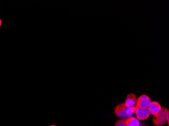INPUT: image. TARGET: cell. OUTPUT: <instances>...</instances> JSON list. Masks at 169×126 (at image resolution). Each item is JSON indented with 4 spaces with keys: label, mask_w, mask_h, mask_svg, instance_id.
<instances>
[{
    "label": "cell",
    "mask_w": 169,
    "mask_h": 126,
    "mask_svg": "<svg viewBox=\"0 0 169 126\" xmlns=\"http://www.w3.org/2000/svg\"><path fill=\"white\" fill-rule=\"evenodd\" d=\"M143 126V125H142V126Z\"/></svg>",
    "instance_id": "cell-11"
},
{
    "label": "cell",
    "mask_w": 169,
    "mask_h": 126,
    "mask_svg": "<svg viewBox=\"0 0 169 126\" xmlns=\"http://www.w3.org/2000/svg\"><path fill=\"white\" fill-rule=\"evenodd\" d=\"M114 126H127L125 123V120H119L116 121V124L114 125Z\"/></svg>",
    "instance_id": "cell-8"
},
{
    "label": "cell",
    "mask_w": 169,
    "mask_h": 126,
    "mask_svg": "<svg viewBox=\"0 0 169 126\" xmlns=\"http://www.w3.org/2000/svg\"><path fill=\"white\" fill-rule=\"evenodd\" d=\"M137 98L134 93H129L127 96L125 104L129 107H136Z\"/></svg>",
    "instance_id": "cell-6"
},
{
    "label": "cell",
    "mask_w": 169,
    "mask_h": 126,
    "mask_svg": "<svg viewBox=\"0 0 169 126\" xmlns=\"http://www.w3.org/2000/svg\"><path fill=\"white\" fill-rule=\"evenodd\" d=\"M125 123L127 126H140V122L136 118L131 117L125 120Z\"/></svg>",
    "instance_id": "cell-7"
},
{
    "label": "cell",
    "mask_w": 169,
    "mask_h": 126,
    "mask_svg": "<svg viewBox=\"0 0 169 126\" xmlns=\"http://www.w3.org/2000/svg\"><path fill=\"white\" fill-rule=\"evenodd\" d=\"M169 114V110L167 108H161L158 113L153 116V124L155 126H163L167 122V117Z\"/></svg>",
    "instance_id": "cell-2"
},
{
    "label": "cell",
    "mask_w": 169,
    "mask_h": 126,
    "mask_svg": "<svg viewBox=\"0 0 169 126\" xmlns=\"http://www.w3.org/2000/svg\"></svg>",
    "instance_id": "cell-12"
},
{
    "label": "cell",
    "mask_w": 169,
    "mask_h": 126,
    "mask_svg": "<svg viewBox=\"0 0 169 126\" xmlns=\"http://www.w3.org/2000/svg\"><path fill=\"white\" fill-rule=\"evenodd\" d=\"M161 108H162L161 106V105L159 104V102L153 101L151 102V104L148 107V109L151 114L155 116V114H156L161 110Z\"/></svg>",
    "instance_id": "cell-5"
},
{
    "label": "cell",
    "mask_w": 169,
    "mask_h": 126,
    "mask_svg": "<svg viewBox=\"0 0 169 126\" xmlns=\"http://www.w3.org/2000/svg\"><path fill=\"white\" fill-rule=\"evenodd\" d=\"M2 24V20H1V19H0V27L1 26Z\"/></svg>",
    "instance_id": "cell-9"
},
{
    "label": "cell",
    "mask_w": 169,
    "mask_h": 126,
    "mask_svg": "<svg viewBox=\"0 0 169 126\" xmlns=\"http://www.w3.org/2000/svg\"><path fill=\"white\" fill-rule=\"evenodd\" d=\"M135 115L136 116V118L138 120L144 121L149 117L151 114L149 112L148 108H142L136 107Z\"/></svg>",
    "instance_id": "cell-4"
},
{
    "label": "cell",
    "mask_w": 169,
    "mask_h": 126,
    "mask_svg": "<svg viewBox=\"0 0 169 126\" xmlns=\"http://www.w3.org/2000/svg\"><path fill=\"white\" fill-rule=\"evenodd\" d=\"M136 107H129L125 103L119 104L114 108V112L120 120H125L127 118L134 117L135 114Z\"/></svg>",
    "instance_id": "cell-1"
},
{
    "label": "cell",
    "mask_w": 169,
    "mask_h": 126,
    "mask_svg": "<svg viewBox=\"0 0 169 126\" xmlns=\"http://www.w3.org/2000/svg\"><path fill=\"white\" fill-rule=\"evenodd\" d=\"M151 102V98L149 97L148 96L143 94L137 98V101L136 107L138 108H148L149 105Z\"/></svg>",
    "instance_id": "cell-3"
},
{
    "label": "cell",
    "mask_w": 169,
    "mask_h": 126,
    "mask_svg": "<svg viewBox=\"0 0 169 126\" xmlns=\"http://www.w3.org/2000/svg\"><path fill=\"white\" fill-rule=\"evenodd\" d=\"M55 126V125H51V126Z\"/></svg>",
    "instance_id": "cell-10"
}]
</instances>
